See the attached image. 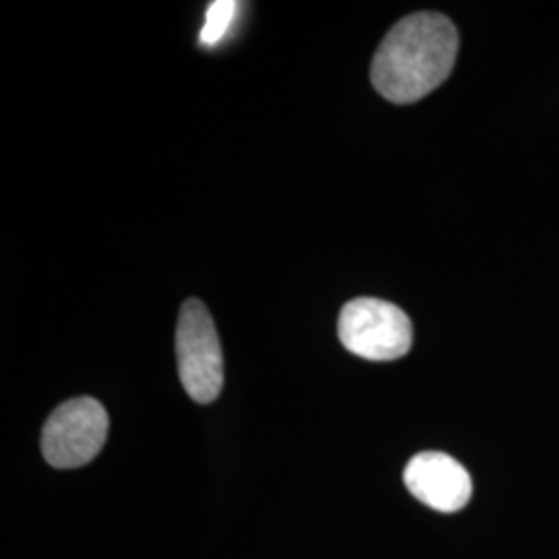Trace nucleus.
Wrapping results in <instances>:
<instances>
[{"label": "nucleus", "instance_id": "nucleus-4", "mask_svg": "<svg viewBox=\"0 0 559 559\" xmlns=\"http://www.w3.org/2000/svg\"><path fill=\"white\" fill-rule=\"evenodd\" d=\"M108 438V413L98 400H69L48 417L41 454L57 468H78L100 454Z\"/></svg>", "mask_w": 559, "mask_h": 559}, {"label": "nucleus", "instance_id": "nucleus-6", "mask_svg": "<svg viewBox=\"0 0 559 559\" xmlns=\"http://www.w3.org/2000/svg\"><path fill=\"white\" fill-rule=\"evenodd\" d=\"M239 13V2L235 0H216L205 13V23L201 27L200 41L205 48H214L228 34L233 21Z\"/></svg>", "mask_w": 559, "mask_h": 559}, {"label": "nucleus", "instance_id": "nucleus-2", "mask_svg": "<svg viewBox=\"0 0 559 559\" xmlns=\"http://www.w3.org/2000/svg\"><path fill=\"white\" fill-rule=\"evenodd\" d=\"M177 359L180 383L189 399L210 404L224 385V355L212 313L200 299H189L180 309L177 325Z\"/></svg>", "mask_w": 559, "mask_h": 559}, {"label": "nucleus", "instance_id": "nucleus-5", "mask_svg": "<svg viewBox=\"0 0 559 559\" xmlns=\"http://www.w3.org/2000/svg\"><path fill=\"white\" fill-rule=\"evenodd\" d=\"M406 489L431 510L454 514L473 496V479L459 460L443 452H420L404 468Z\"/></svg>", "mask_w": 559, "mask_h": 559}, {"label": "nucleus", "instance_id": "nucleus-1", "mask_svg": "<svg viewBox=\"0 0 559 559\" xmlns=\"http://www.w3.org/2000/svg\"><path fill=\"white\" fill-rule=\"evenodd\" d=\"M456 57L454 23L440 13H415L399 21L381 41L371 83L385 100L413 104L448 80Z\"/></svg>", "mask_w": 559, "mask_h": 559}, {"label": "nucleus", "instance_id": "nucleus-3", "mask_svg": "<svg viewBox=\"0 0 559 559\" xmlns=\"http://www.w3.org/2000/svg\"><path fill=\"white\" fill-rule=\"evenodd\" d=\"M338 336L360 359L396 360L413 346V323L396 305L362 297L340 311Z\"/></svg>", "mask_w": 559, "mask_h": 559}]
</instances>
